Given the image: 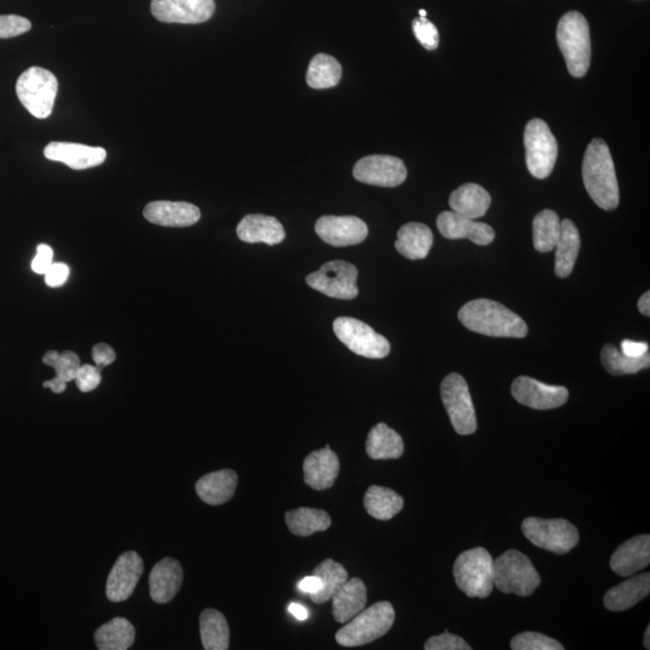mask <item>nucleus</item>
Instances as JSON below:
<instances>
[{
    "mask_svg": "<svg viewBox=\"0 0 650 650\" xmlns=\"http://www.w3.org/2000/svg\"><path fill=\"white\" fill-rule=\"evenodd\" d=\"M99 650H127L135 641V629L126 618H115L96 631L94 635Z\"/></svg>",
    "mask_w": 650,
    "mask_h": 650,
    "instance_id": "nucleus-35",
    "label": "nucleus"
},
{
    "mask_svg": "<svg viewBox=\"0 0 650 650\" xmlns=\"http://www.w3.org/2000/svg\"><path fill=\"white\" fill-rule=\"evenodd\" d=\"M394 607L388 601L377 602L357 614L344 628L336 632V642L342 647L365 646L378 640L392 629Z\"/></svg>",
    "mask_w": 650,
    "mask_h": 650,
    "instance_id": "nucleus-4",
    "label": "nucleus"
},
{
    "mask_svg": "<svg viewBox=\"0 0 650 650\" xmlns=\"http://www.w3.org/2000/svg\"><path fill=\"white\" fill-rule=\"evenodd\" d=\"M561 232V222L557 212L543 210L533 223L534 246L536 251L547 253L555 250Z\"/></svg>",
    "mask_w": 650,
    "mask_h": 650,
    "instance_id": "nucleus-39",
    "label": "nucleus"
},
{
    "mask_svg": "<svg viewBox=\"0 0 650 650\" xmlns=\"http://www.w3.org/2000/svg\"><path fill=\"white\" fill-rule=\"evenodd\" d=\"M298 588L301 590V592L310 595L318 592V590L322 588V581L315 575L305 577L299 582Z\"/></svg>",
    "mask_w": 650,
    "mask_h": 650,
    "instance_id": "nucleus-50",
    "label": "nucleus"
},
{
    "mask_svg": "<svg viewBox=\"0 0 650 650\" xmlns=\"http://www.w3.org/2000/svg\"><path fill=\"white\" fill-rule=\"evenodd\" d=\"M333 328L342 344L357 356L382 359L390 353L389 341L359 319L340 317L335 319Z\"/></svg>",
    "mask_w": 650,
    "mask_h": 650,
    "instance_id": "nucleus-11",
    "label": "nucleus"
},
{
    "mask_svg": "<svg viewBox=\"0 0 650 650\" xmlns=\"http://www.w3.org/2000/svg\"><path fill=\"white\" fill-rule=\"evenodd\" d=\"M523 534L536 547L563 555L578 545L579 533L566 519H541L530 517L522 524Z\"/></svg>",
    "mask_w": 650,
    "mask_h": 650,
    "instance_id": "nucleus-8",
    "label": "nucleus"
},
{
    "mask_svg": "<svg viewBox=\"0 0 650 650\" xmlns=\"http://www.w3.org/2000/svg\"><path fill=\"white\" fill-rule=\"evenodd\" d=\"M541 584L539 572L527 555L510 549L494 560V588L504 594L530 596Z\"/></svg>",
    "mask_w": 650,
    "mask_h": 650,
    "instance_id": "nucleus-6",
    "label": "nucleus"
},
{
    "mask_svg": "<svg viewBox=\"0 0 650 650\" xmlns=\"http://www.w3.org/2000/svg\"><path fill=\"white\" fill-rule=\"evenodd\" d=\"M583 182L599 208L612 211L619 205V186L610 149L604 140L594 139L585 151Z\"/></svg>",
    "mask_w": 650,
    "mask_h": 650,
    "instance_id": "nucleus-2",
    "label": "nucleus"
},
{
    "mask_svg": "<svg viewBox=\"0 0 650 650\" xmlns=\"http://www.w3.org/2000/svg\"><path fill=\"white\" fill-rule=\"evenodd\" d=\"M315 230L325 244L334 247L362 244L369 235L366 223L354 216H323L317 221Z\"/></svg>",
    "mask_w": 650,
    "mask_h": 650,
    "instance_id": "nucleus-16",
    "label": "nucleus"
},
{
    "mask_svg": "<svg viewBox=\"0 0 650 650\" xmlns=\"http://www.w3.org/2000/svg\"><path fill=\"white\" fill-rule=\"evenodd\" d=\"M643 643H644V647H646V649H650V628H649V626H648V628L646 630V634H644Z\"/></svg>",
    "mask_w": 650,
    "mask_h": 650,
    "instance_id": "nucleus-53",
    "label": "nucleus"
},
{
    "mask_svg": "<svg viewBox=\"0 0 650 650\" xmlns=\"http://www.w3.org/2000/svg\"><path fill=\"white\" fill-rule=\"evenodd\" d=\"M43 362L56 371V377L44 382L43 386L50 388L56 394H62L67 389V383L75 380L76 374H78L82 365L78 354L72 351L63 353L57 351L46 352Z\"/></svg>",
    "mask_w": 650,
    "mask_h": 650,
    "instance_id": "nucleus-32",
    "label": "nucleus"
},
{
    "mask_svg": "<svg viewBox=\"0 0 650 650\" xmlns=\"http://www.w3.org/2000/svg\"><path fill=\"white\" fill-rule=\"evenodd\" d=\"M581 248L576 224L571 220L561 221V232L557 246H555V274L560 279H566L572 274Z\"/></svg>",
    "mask_w": 650,
    "mask_h": 650,
    "instance_id": "nucleus-30",
    "label": "nucleus"
},
{
    "mask_svg": "<svg viewBox=\"0 0 650 650\" xmlns=\"http://www.w3.org/2000/svg\"><path fill=\"white\" fill-rule=\"evenodd\" d=\"M436 223L441 235L449 240L468 239L476 245L487 246L495 239L494 229L488 224L475 222L454 211L442 212Z\"/></svg>",
    "mask_w": 650,
    "mask_h": 650,
    "instance_id": "nucleus-18",
    "label": "nucleus"
},
{
    "mask_svg": "<svg viewBox=\"0 0 650 650\" xmlns=\"http://www.w3.org/2000/svg\"><path fill=\"white\" fill-rule=\"evenodd\" d=\"M513 650H563V644L539 632H522L511 641Z\"/></svg>",
    "mask_w": 650,
    "mask_h": 650,
    "instance_id": "nucleus-41",
    "label": "nucleus"
},
{
    "mask_svg": "<svg viewBox=\"0 0 650 650\" xmlns=\"http://www.w3.org/2000/svg\"><path fill=\"white\" fill-rule=\"evenodd\" d=\"M412 29L413 33H415V37L424 49L434 51L439 47V31H437L434 23H431L427 17H419V19L413 21Z\"/></svg>",
    "mask_w": 650,
    "mask_h": 650,
    "instance_id": "nucleus-42",
    "label": "nucleus"
},
{
    "mask_svg": "<svg viewBox=\"0 0 650 650\" xmlns=\"http://www.w3.org/2000/svg\"><path fill=\"white\" fill-rule=\"evenodd\" d=\"M492 204V197L480 185L465 183L451 194L449 206L457 214L477 220L487 214Z\"/></svg>",
    "mask_w": 650,
    "mask_h": 650,
    "instance_id": "nucleus-28",
    "label": "nucleus"
},
{
    "mask_svg": "<svg viewBox=\"0 0 650 650\" xmlns=\"http://www.w3.org/2000/svg\"><path fill=\"white\" fill-rule=\"evenodd\" d=\"M215 0H152L151 13L164 23L198 25L215 14Z\"/></svg>",
    "mask_w": 650,
    "mask_h": 650,
    "instance_id": "nucleus-14",
    "label": "nucleus"
},
{
    "mask_svg": "<svg viewBox=\"0 0 650 650\" xmlns=\"http://www.w3.org/2000/svg\"><path fill=\"white\" fill-rule=\"evenodd\" d=\"M31 21L25 17L17 15H3L0 16V39H10L19 37L31 31Z\"/></svg>",
    "mask_w": 650,
    "mask_h": 650,
    "instance_id": "nucleus-43",
    "label": "nucleus"
},
{
    "mask_svg": "<svg viewBox=\"0 0 650 650\" xmlns=\"http://www.w3.org/2000/svg\"><path fill=\"white\" fill-rule=\"evenodd\" d=\"M236 234L239 239L248 244H264L275 246L286 238L285 228L275 217L265 215H247L242 218Z\"/></svg>",
    "mask_w": 650,
    "mask_h": 650,
    "instance_id": "nucleus-24",
    "label": "nucleus"
},
{
    "mask_svg": "<svg viewBox=\"0 0 650 650\" xmlns=\"http://www.w3.org/2000/svg\"><path fill=\"white\" fill-rule=\"evenodd\" d=\"M236 487H238V475L229 469L211 472L195 484L199 498L211 506H220L232 500Z\"/></svg>",
    "mask_w": 650,
    "mask_h": 650,
    "instance_id": "nucleus-25",
    "label": "nucleus"
},
{
    "mask_svg": "<svg viewBox=\"0 0 650 650\" xmlns=\"http://www.w3.org/2000/svg\"><path fill=\"white\" fill-rule=\"evenodd\" d=\"M511 392L519 404L534 410L558 409L569 400V390L565 387L549 386L527 376L516 378Z\"/></svg>",
    "mask_w": 650,
    "mask_h": 650,
    "instance_id": "nucleus-15",
    "label": "nucleus"
},
{
    "mask_svg": "<svg viewBox=\"0 0 650 650\" xmlns=\"http://www.w3.org/2000/svg\"><path fill=\"white\" fill-rule=\"evenodd\" d=\"M44 155L49 161L63 163L74 170H86L102 165L108 153L103 147L53 141L45 147Z\"/></svg>",
    "mask_w": 650,
    "mask_h": 650,
    "instance_id": "nucleus-19",
    "label": "nucleus"
},
{
    "mask_svg": "<svg viewBox=\"0 0 650 650\" xmlns=\"http://www.w3.org/2000/svg\"><path fill=\"white\" fill-rule=\"evenodd\" d=\"M650 563V536L641 535L623 543L613 553L611 569L617 575L629 577L636 572L646 569Z\"/></svg>",
    "mask_w": 650,
    "mask_h": 650,
    "instance_id": "nucleus-23",
    "label": "nucleus"
},
{
    "mask_svg": "<svg viewBox=\"0 0 650 650\" xmlns=\"http://www.w3.org/2000/svg\"><path fill=\"white\" fill-rule=\"evenodd\" d=\"M649 346L647 342H637L632 340H624L620 344V352L626 357L640 358L648 353Z\"/></svg>",
    "mask_w": 650,
    "mask_h": 650,
    "instance_id": "nucleus-49",
    "label": "nucleus"
},
{
    "mask_svg": "<svg viewBox=\"0 0 650 650\" xmlns=\"http://www.w3.org/2000/svg\"><path fill=\"white\" fill-rule=\"evenodd\" d=\"M557 39L569 73L575 78H583L592 62L588 21L578 11L565 14L558 23Z\"/></svg>",
    "mask_w": 650,
    "mask_h": 650,
    "instance_id": "nucleus-3",
    "label": "nucleus"
},
{
    "mask_svg": "<svg viewBox=\"0 0 650 650\" xmlns=\"http://www.w3.org/2000/svg\"><path fill=\"white\" fill-rule=\"evenodd\" d=\"M150 594L156 604H169L180 592L183 570L179 561L165 558L153 567L150 573Z\"/></svg>",
    "mask_w": 650,
    "mask_h": 650,
    "instance_id": "nucleus-22",
    "label": "nucleus"
},
{
    "mask_svg": "<svg viewBox=\"0 0 650 650\" xmlns=\"http://www.w3.org/2000/svg\"><path fill=\"white\" fill-rule=\"evenodd\" d=\"M458 317L471 332L492 338L523 339L528 335L524 319L493 300H472L459 310Z\"/></svg>",
    "mask_w": 650,
    "mask_h": 650,
    "instance_id": "nucleus-1",
    "label": "nucleus"
},
{
    "mask_svg": "<svg viewBox=\"0 0 650 650\" xmlns=\"http://www.w3.org/2000/svg\"><path fill=\"white\" fill-rule=\"evenodd\" d=\"M601 362L607 372L613 376L632 375L643 369H649V352L640 358L624 356L617 347L605 345L601 351Z\"/></svg>",
    "mask_w": 650,
    "mask_h": 650,
    "instance_id": "nucleus-40",
    "label": "nucleus"
},
{
    "mask_svg": "<svg viewBox=\"0 0 650 650\" xmlns=\"http://www.w3.org/2000/svg\"><path fill=\"white\" fill-rule=\"evenodd\" d=\"M419 15H421V17H427V11L419 10Z\"/></svg>",
    "mask_w": 650,
    "mask_h": 650,
    "instance_id": "nucleus-54",
    "label": "nucleus"
},
{
    "mask_svg": "<svg viewBox=\"0 0 650 650\" xmlns=\"http://www.w3.org/2000/svg\"><path fill=\"white\" fill-rule=\"evenodd\" d=\"M312 575L319 577L322 581V588L318 592L310 594L311 600L316 605H322L332 600L333 595L348 581V572L345 567L332 559L322 561L313 569Z\"/></svg>",
    "mask_w": 650,
    "mask_h": 650,
    "instance_id": "nucleus-37",
    "label": "nucleus"
},
{
    "mask_svg": "<svg viewBox=\"0 0 650 650\" xmlns=\"http://www.w3.org/2000/svg\"><path fill=\"white\" fill-rule=\"evenodd\" d=\"M404 449L403 437L384 423L372 428L366 440V453L374 460L399 459Z\"/></svg>",
    "mask_w": 650,
    "mask_h": 650,
    "instance_id": "nucleus-31",
    "label": "nucleus"
},
{
    "mask_svg": "<svg viewBox=\"0 0 650 650\" xmlns=\"http://www.w3.org/2000/svg\"><path fill=\"white\" fill-rule=\"evenodd\" d=\"M200 637L206 650H227L230 631L226 617L214 608H208L199 618Z\"/></svg>",
    "mask_w": 650,
    "mask_h": 650,
    "instance_id": "nucleus-36",
    "label": "nucleus"
},
{
    "mask_svg": "<svg viewBox=\"0 0 650 650\" xmlns=\"http://www.w3.org/2000/svg\"><path fill=\"white\" fill-rule=\"evenodd\" d=\"M92 357L96 366L102 370L105 366H109L115 362L116 352L108 344H98L93 347Z\"/></svg>",
    "mask_w": 650,
    "mask_h": 650,
    "instance_id": "nucleus-48",
    "label": "nucleus"
},
{
    "mask_svg": "<svg viewBox=\"0 0 650 650\" xmlns=\"http://www.w3.org/2000/svg\"><path fill=\"white\" fill-rule=\"evenodd\" d=\"M303 469L307 486L322 492L334 486L340 472V460L338 454L325 446L307 455Z\"/></svg>",
    "mask_w": 650,
    "mask_h": 650,
    "instance_id": "nucleus-20",
    "label": "nucleus"
},
{
    "mask_svg": "<svg viewBox=\"0 0 650 650\" xmlns=\"http://www.w3.org/2000/svg\"><path fill=\"white\" fill-rule=\"evenodd\" d=\"M333 616L336 622L345 624L362 612L368 601V590L360 578L348 579L333 595Z\"/></svg>",
    "mask_w": 650,
    "mask_h": 650,
    "instance_id": "nucleus-26",
    "label": "nucleus"
},
{
    "mask_svg": "<svg viewBox=\"0 0 650 650\" xmlns=\"http://www.w3.org/2000/svg\"><path fill=\"white\" fill-rule=\"evenodd\" d=\"M144 572V563L137 552H126L117 559L112 567L106 596L112 602L126 601L132 596Z\"/></svg>",
    "mask_w": 650,
    "mask_h": 650,
    "instance_id": "nucleus-17",
    "label": "nucleus"
},
{
    "mask_svg": "<svg viewBox=\"0 0 650 650\" xmlns=\"http://www.w3.org/2000/svg\"><path fill=\"white\" fill-rule=\"evenodd\" d=\"M524 145L530 174L536 179H547L558 158L557 139L548 124L540 118L531 120L525 127Z\"/></svg>",
    "mask_w": 650,
    "mask_h": 650,
    "instance_id": "nucleus-9",
    "label": "nucleus"
},
{
    "mask_svg": "<svg viewBox=\"0 0 650 650\" xmlns=\"http://www.w3.org/2000/svg\"><path fill=\"white\" fill-rule=\"evenodd\" d=\"M289 613L292 614L295 618L299 620H306L307 617H309V612H307L306 608L304 606H301L299 604H291L288 607Z\"/></svg>",
    "mask_w": 650,
    "mask_h": 650,
    "instance_id": "nucleus-51",
    "label": "nucleus"
},
{
    "mask_svg": "<svg viewBox=\"0 0 650 650\" xmlns=\"http://www.w3.org/2000/svg\"><path fill=\"white\" fill-rule=\"evenodd\" d=\"M453 575L466 596L486 599L494 589V559L486 548L469 549L455 560Z\"/></svg>",
    "mask_w": 650,
    "mask_h": 650,
    "instance_id": "nucleus-5",
    "label": "nucleus"
},
{
    "mask_svg": "<svg viewBox=\"0 0 650 650\" xmlns=\"http://www.w3.org/2000/svg\"><path fill=\"white\" fill-rule=\"evenodd\" d=\"M404 505L403 496L386 487L371 486L364 496L366 512L377 520L393 519L403 511Z\"/></svg>",
    "mask_w": 650,
    "mask_h": 650,
    "instance_id": "nucleus-33",
    "label": "nucleus"
},
{
    "mask_svg": "<svg viewBox=\"0 0 650 650\" xmlns=\"http://www.w3.org/2000/svg\"><path fill=\"white\" fill-rule=\"evenodd\" d=\"M289 531L295 536L309 537L319 531H325L332 525L329 514L316 508L300 507L285 514Z\"/></svg>",
    "mask_w": 650,
    "mask_h": 650,
    "instance_id": "nucleus-34",
    "label": "nucleus"
},
{
    "mask_svg": "<svg viewBox=\"0 0 650 650\" xmlns=\"http://www.w3.org/2000/svg\"><path fill=\"white\" fill-rule=\"evenodd\" d=\"M53 264V250L49 245L41 244L37 248V256L32 262V270L35 274L45 275Z\"/></svg>",
    "mask_w": 650,
    "mask_h": 650,
    "instance_id": "nucleus-46",
    "label": "nucleus"
},
{
    "mask_svg": "<svg viewBox=\"0 0 650 650\" xmlns=\"http://www.w3.org/2000/svg\"><path fill=\"white\" fill-rule=\"evenodd\" d=\"M650 593V575L642 573L608 590L604 602L607 610L622 612L646 599Z\"/></svg>",
    "mask_w": 650,
    "mask_h": 650,
    "instance_id": "nucleus-27",
    "label": "nucleus"
},
{
    "mask_svg": "<svg viewBox=\"0 0 650 650\" xmlns=\"http://www.w3.org/2000/svg\"><path fill=\"white\" fill-rule=\"evenodd\" d=\"M144 217L157 226L185 228L198 223L202 212L191 203L158 200L146 205Z\"/></svg>",
    "mask_w": 650,
    "mask_h": 650,
    "instance_id": "nucleus-21",
    "label": "nucleus"
},
{
    "mask_svg": "<svg viewBox=\"0 0 650 650\" xmlns=\"http://www.w3.org/2000/svg\"><path fill=\"white\" fill-rule=\"evenodd\" d=\"M425 650H471V646L462 637L445 634L430 637L424 644Z\"/></svg>",
    "mask_w": 650,
    "mask_h": 650,
    "instance_id": "nucleus-45",
    "label": "nucleus"
},
{
    "mask_svg": "<svg viewBox=\"0 0 650 650\" xmlns=\"http://www.w3.org/2000/svg\"><path fill=\"white\" fill-rule=\"evenodd\" d=\"M638 310H640L643 316L649 317L650 315V293L649 292L644 293L640 298V300H638Z\"/></svg>",
    "mask_w": 650,
    "mask_h": 650,
    "instance_id": "nucleus-52",
    "label": "nucleus"
},
{
    "mask_svg": "<svg viewBox=\"0 0 650 650\" xmlns=\"http://www.w3.org/2000/svg\"><path fill=\"white\" fill-rule=\"evenodd\" d=\"M74 381L80 392L90 393L102 383V370L90 364L81 365Z\"/></svg>",
    "mask_w": 650,
    "mask_h": 650,
    "instance_id": "nucleus-44",
    "label": "nucleus"
},
{
    "mask_svg": "<svg viewBox=\"0 0 650 650\" xmlns=\"http://www.w3.org/2000/svg\"><path fill=\"white\" fill-rule=\"evenodd\" d=\"M358 269L344 260L325 263L321 269L306 276V283L329 298L352 300L358 297Z\"/></svg>",
    "mask_w": 650,
    "mask_h": 650,
    "instance_id": "nucleus-12",
    "label": "nucleus"
},
{
    "mask_svg": "<svg viewBox=\"0 0 650 650\" xmlns=\"http://www.w3.org/2000/svg\"><path fill=\"white\" fill-rule=\"evenodd\" d=\"M441 398L454 430L459 435L474 434L477 418L465 378L455 372L446 376L441 383Z\"/></svg>",
    "mask_w": 650,
    "mask_h": 650,
    "instance_id": "nucleus-10",
    "label": "nucleus"
},
{
    "mask_svg": "<svg viewBox=\"0 0 650 650\" xmlns=\"http://www.w3.org/2000/svg\"><path fill=\"white\" fill-rule=\"evenodd\" d=\"M433 244L434 236L431 229L423 223L411 222L399 229L395 248L401 256L418 260L428 257Z\"/></svg>",
    "mask_w": 650,
    "mask_h": 650,
    "instance_id": "nucleus-29",
    "label": "nucleus"
},
{
    "mask_svg": "<svg viewBox=\"0 0 650 650\" xmlns=\"http://www.w3.org/2000/svg\"><path fill=\"white\" fill-rule=\"evenodd\" d=\"M70 270L67 264L53 263L49 270L46 271L45 282L49 287H61L67 282Z\"/></svg>",
    "mask_w": 650,
    "mask_h": 650,
    "instance_id": "nucleus-47",
    "label": "nucleus"
},
{
    "mask_svg": "<svg viewBox=\"0 0 650 650\" xmlns=\"http://www.w3.org/2000/svg\"><path fill=\"white\" fill-rule=\"evenodd\" d=\"M58 92V81L49 70L33 67L22 73L16 84L20 102L34 117L45 120L52 114Z\"/></svg>",
    "mask_w": 650,
    "mask_h": 650,
    "instance_id": "nucleus-7",
    "label": "nucleus"
},
{
    "mask_svg": "<svg viewBox=\"0 0 650 650\" xmlns=\"http://www.w3.org/2000/svg\"><path fill=\"white\" fill-rule=\"evenodd\" d=\"M353 176L365 185L393 188L406 181L407 169L400 158L375 155L359 159L354 165Z\"/></svg>",
    "mask_w": 650,
    "mask_h": 650,
    "instance_id": "nucleus-13",
    "label": "nucleus"
},
{
    "mask_svg": "<svg viewBox=\"0 0 650 650\" xmlns=\"http://www.w3.org/2000/svg\"><path fill=\"white\" fill-rule=\"evenodd\" d=\"M342 78V67L338 59L327 53H319L312 58L307 69L306 82L315 90H325L339 85Z\"/></svg>",
    "mask_w": 650,
    "mask_h": 650,
    "instance_id": "nucleus-38",
    "label": "nucleus"
}]
</instances>
